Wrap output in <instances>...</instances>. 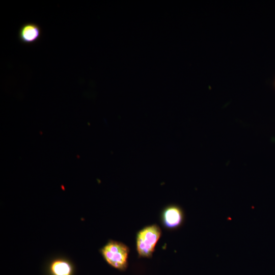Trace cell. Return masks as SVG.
<instances>
[{
  "label": "cell",
  "mask_w": 275,
  "mask_h": 275,
  "mask_svg": "<svg viewBox=\"0 0 275 275\" xmlns=\"http://www.w3.org/2000/svg\"><path fill=\"white\" fill-rule=\"evenodd\" d=\"M185 215L181 207L176 205H170L163 209L161 214V222L163 226L170 230L180 228L184 223Z\"/></svg>",
  "instance_id": "3957f363"
},
{
  "label": "cell",
  "mask_w": 275,
  "mask_h": 275,
  "mask_svg": "<svg viewBox=\"0 0 275 275\" xmlns=\"http://www.w3.org/2000/svg\"><path fill=\"white\" fill-rule=\"evenodd\" d=\"M41 34V28L37 24L32 22L26 23L19 30L18 39L23 44H31L39 39Z\"/></svg>",
  "instance_id": "277c9868"
},
{
  "label": "cell",
  "mask_w": 275,
  "mask_h": 275,
  "mask_svg": "<svg viewBox=\"0 0 275 275\" xmlns=\"http://www.w3.org/2000/svg\"><path fill=\"white\" fill-rule=\"evenodd\" d=\"M51 275H72L73 268L71 263L63 259L52 261L49 266Z\"/></svg>",
  "instance_id": "5b68a950"
},
{
  "label": "cell",
  "mask_w": 275,
  "mask_h": 275,
  "mask_svg": "<svg viewBox=\"0 0 275 275\" xmlns=\"http://www.w3.org/2000/svg\"><path fill=\"white\" fill-rule=\"evenodd\" d=\"M161 234V230L156 224L148 226L139 231L136 239L139 256L144 258L152 257Z\"/></svg>",
  "instance_id": "7a4b0ae2"
},
{
  "label": "cell",
  "mask_w": 275,
  "mask_h": 275,
  "mask_svg": "<svg viewBox=\"0 0 275 275\" xmlns=\"http://www.w3.org/2000/svg\"><path fill=\"white\" fill-rule=\"evenodd\" d=\"M274 86H275V79H274Z\"/></svg>",
  "instance_id": "8992f818"
},
{
  "label": "cell",
  "mask_w": 275,
  "mask_h": 275,
  "mask_svg": "<svg viewBox=\"0 0 275 275\" xmlns=\"http://www.w3.org/2000/svg\"><path fill=\"white\" fill-rule=\"evenodd\" d=\"M100 251L104 260L112 267L121 270L126 268L129 249L125 244L110 240Z\"/></svg>",
  "instance_id": "6da1fadb"
}]
</instances>
